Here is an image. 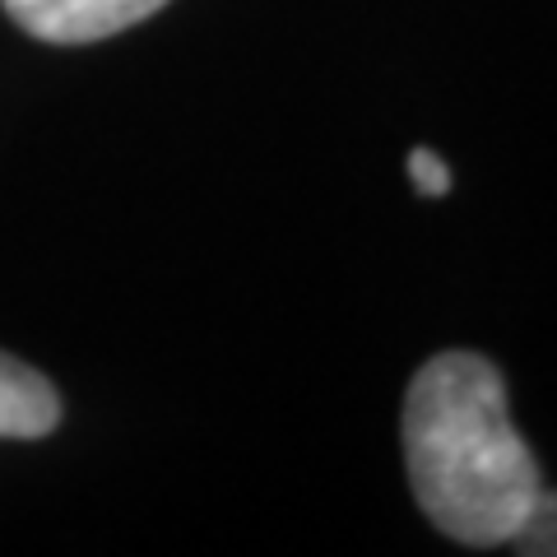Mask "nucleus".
Wrapping results in <instances>:
<instances>
[{
  "label": "nucleus",
  "instance_id": "nucleus-2",
  "mask_svg": "<svg viewBox=\"0 0 557 557\" xmlns=\"http://www.w3.org/2000/svg\"><path fill=\"white\" fill-rule=\"evenodd\" d=\"M5 14L24 33L57 47L102 42L112 33H126L139 20L159 14L168 0H0Z\"/></svg>",
  "mask_w": 557,
  "mask_h": 557
},
{
  "label": "nucleus",
  "instance_id": "nucleus-1",
  "mask_svg": "<svg viewBox=\"0 0 557 557\" xmlns=\"http://www.w3.org/2000/svg\"><path fill=\"white\" fill-rule=\"evenodd\" d=\"M405 460L423 516L469 548L507 544L544 487L507 413V381L465 348L418 368L405 399Z\"/></svg>",
  "mask_w": 557,
  "mask_h": 557
},
{
  "label": "nucleus",
  "instance_id": "nucleus-4",
  "mask_svg": "<svg viewBox=\"0 0 557 557\" xmlns=\"http://www.w3.org/2000/svg\"><path fill=\"white\" fill-rule=\"evenodd\" d=\"M507 548L525 553V557H557V493L548 487H539L530 511L520 516L516 534L507 539Z\"/></svg>",
  "mask_w": 557,
  "mask_h": 557
},
{
  "label": "nucleus",
  "instance_id": "nucleus-3",
  "mask_svg": "<svg viewBox=\"0 0 557 557\" xmlns=\"http://www.w3.org/2000/svg\"><path fill=\"white\" fill-rule=\"evenodd\" d=\"M61 423V395L57 386L33 372L28 362L0 354V437L33 442L47 437Z\"/></svg>",
  "mask_w": 557,
  "mask_h": 557
},
{
  "label": "nucleus",
  "instance_id": "nucleus-5",
  "mask_svg": "<svg viewBox=\"0 0 557 557\" xmlns=\"http://www.w3.org/2000/svg\"><path fill=\"white\" fill-rule=\"evenodd\" d=\"M409 182L418 186V196L437 200V196H446V190H450V168H446V159H442L437 149H423V145H418V149L409 153Z\"/></svg>",
  "mask_w": 557,
  "mask_h": 557
}]
</instances>
